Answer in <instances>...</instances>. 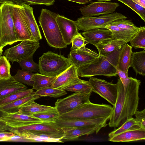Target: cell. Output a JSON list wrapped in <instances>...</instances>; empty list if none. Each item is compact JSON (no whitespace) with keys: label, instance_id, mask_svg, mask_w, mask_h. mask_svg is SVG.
I'll return each instance as SVG.
<instances>
[{"label":"cell","instance_id":"obj_33","mask_svg":"<svg viewBox=\"0 0 145 145\" xmlns=\"http://www.w3.org/2000/svg\"><path fill=\"white\" fill-rule=\"evenodd\" d=\"M35 94L32 89H26L13 93L0 100V107L3 106L8 103Z\"/></svg>","mask_w":145,"mask_h":145},{"label":"cell","instance_id":"obj_48","mask_svg":"<svg viewBox=\"0 0 145 145\" xmlns=\"http://www.w3.org/2000/svg\"><path fill=\"white\" fill-rule=\"evenodd\" d=\"M0 131V141H7L12 137L17 135L13 132Z\"/></svg>","mask_w":145,"mask_h":145},{"label":"cell","instance_id":"obj_34","mask_svg":"<svg viewBox=\"0 0 145 145\" xmlns=\"http://www.w3.org/2000/svg\"><path fill=\"white\" fill-rule=\"evenodd\" d=\"M63 90L76 93H91L92 87L89 81L83 80L75 83L65 88Z\"/></svg>","mask_w":145,"mask_h":145},{"label":"cell","instance_id":"obj_21","mask_svg":"<svg viewBox=\"0 0 145 145\" xmlns=\"http://www.w3.org/2000/svg\"><path fill=\"white\" fill-rule=\"evenodd\" d=\"M14 133L28 139L29 142H63L61 138L34 131L15 129Z\"/></svg>","mask_w":145,"mask_h":145},{"label":"cell","instance_id":"obj_30","mask_svg":"<svg viewBox=\"0 0 145 145\" xmlns=\"http://www.w3.org/2000/svg\"><path fill=\"white\" fill-rule=\"evenodd\" d=\"M55 110H57L54 106L40 105L33 101L20 108L18 110L22 114L32 116L34 114Z\"/></svg>","mask_w":145,"mask_h":145},{"label":"cell","instance_id":"obj_51","mask_svg":"<svg viewBox=\"0 0 145 145\" xmlns=\"http://www.w3.org/2000/svg\"><path fill=\"white\" fill-rule=\"evenodd\" d=\"M0 3L1 4L10 3L19 5H22L23 3L19 0H0Z\"/></svg>","mask_w":145,"mask_h":145},{"label":"cell","instance_id":"obj_25","mask_svg":"<svg viewBox=\"0 0 145 145\" xmlns=\"http://www.w3.org/2000/svg\"><path fill=\"white\" fill-rule=\"evenodd\" d=\"M64 132L62 139L67 140L76 139L80 136L89 135L95 132L97 133L100 129L96 127H70L61 128Z\"/></svg>","mask_w":145,"mask_h":145},{"label":"cell","instance_id":"obj_58","mask_svg":"<svg viewBox=\"0 0 145 145\" xmlns=\"http://www.w3.org/2000/svg\"></svg>","mask_w":145,"mask_h":145},{"label":"cell","instance_id":"obj_7","mask_svg":"<svg viewBox=\"0 0 145 145\" xmlns=\"http://www.w3.org/2000/svg\"><path fill=\"white\" fill-rule=\"evenodd\" d=\"M141 83L140 80L136 78L129 77L128 83L124 89L123 104L126 120L132 118L137 110Z\"/></svg>","mask_w":145,"mask_h":145},{"label":"cell","instance_id":"obj_55","mask_svg":"<svg viewBox=\"0 0 145 145\" xmlns=\"http://www.w3.org/2000/svg\"><path fill=\"white\" fill-rule=\"evenodd\" d=\"M98 1H110L112 0H95Z\"/></svg>","mask_w":145,"mask_h":145},{"label":"cell","instance_id":"obj_38","mask_svg":"<svg viewBox=\"0 0 145 145\" xmlns=\"http://www.w3.org/2000/svg\"><path fill=\"white\" fill-rule=\"evenodd\" d=\"M33 74L32 72L19 69L16 74L12 77L20 83L32 86L33 83L32 76Z\"/></svg>","mask_w":145,"mask_h":145},{"label":"cell","instance_id":"obj_13","mask_svg":"<svg viewBox=\"0 0 145 145\" xmlns=\"http://www.w3.org/2000/svg\"><path fill=\"white\" fill-rule=\"evenodd\" d=\"M119 6L118 3L92 2L89 5L81 8L80 10L84 17H92L113 13Z\"/></svg>","mask_w":145,"mask_h":145},{"label":"cell","instance_id":"obj_39","mask_svg":"<svg viewBox=\"0 0 145 145\" xmlns=\"http://www.w3.org/2000/svg\"><path fill=\"white\" fill-rule=\"evenodd\" d=\"M67 93L65 91L51 87L44 88L35 92V94L41 97L46 96L54 98L59 97Z\"/></svg>","mask_w":145,"mask_h":145},{"label":"cell","instance_id":"obj_47","mask_svg":"<svg viewBox=\"0 0 145 145\" xmlns=\"http://www.w3.org/2000/svg\"><path fill=\"white\" fill-rule=\"evenodd\" d=\"M116 73L118 75L125 89L127 86L129 80V77L128 74L116 67Z\"/></svg>","mask_w":145,"mask_h":145},{"label":"cell","instance_id":"obj_12","mask_svg":"<svg viewBox=\"0 0 145 145\" xmlns=\"http://www.w3.org/2000/svg\"><path fill=\"white\" fill-rule=\"evenodd\" d=\"M116 83L118 87L117 98L108 124L111 127H119L126 120L123 104L125 89L120 78L118 79Z\"/></svg>","mask_w":145,"mask_h":145},{"label":"cell","instance_id":"obj_18","mask_svg":"<svg viewBox=\"0 0 145 145\" xmlns=\"http://www.w3.org/2000/svg\"><path fill=\"white\" fill-rule=\"evenodd\" d=\"M56 20L64 42L70 45L74 37L79 33L75 21L59 14Z\"/></svg>","mask_w":145,"mask_h":145},{"label":"cell","instance_id":"obj_19","mask_svg":"<svg viewBox=\"0 0 145 145\" xmlns=\"http://www.w3.org/2000/svg\"><path fill=\"white\" fill-rule=\"evenodd\" d=\"M20 7L23 19L33 38L36 41L41 40L42 36L34 15L33 8L24 3Z\"/></svg>","mask_w":145,"mask_h":145},{"label":"cell","instance_id":"obj_8","mask_svg":"<svg viewBox=\"0 0 145 145\" xmlns=\"http://www.w3.org/2000/svg\"><path fill=\"white\" fill-rule=\"evenodd\" d=\"M18 45L6 50L4 55L12 63L18 62L33 56L39 47V41L24 40Z\"/></svg>","mask_w":145,"mask_h":145},{"label":"cell","instance_id":"obj_44","mask_svg":"<svg viewBox=\"0 0 145 145\" xmlns=\"http://www.w3.org/2000/svg\"><path fill=\"white\" fill-rule=\"evenodd\" d=\"M72 46L71 50L79 49L86 46L87 44L84 37L80 33L75 36L71 41Z\"/></svg>","mask_w":145,"mask_h":145},{"label":"cell","instance_id":"obj_36","mask_svg":"<svg viewBox=\"0 0 145 145\" xmlns=\"http://www.w3.org/2000/svg\"><path fill=\"white\" fill-rule=\"evenodd\" d=\"M140 128L135 118L132 117L126 120L118 128L109 133V138L129 130Z\"/></svg>","mask_w":145,"mask_h":145},{"label":"cell","instance_id":"obj_20","mask_svg":"<svg viewBox=\"0 0 145 145\" xmlns=\"http://www.w3.org/2000/svg\"><path fill=\"white\" fill-rule=\"evenodd\" d=\"M20 130H31L61 138L64 132L55 122H42L17 128Z\"/></svg>","mask_w":145,"mask_h":145},{"label":"cell","instance_id":"obj_41","mask_svg":"<svg viewBox=\"0 0 145 145\" xmlns=\"http://www.w3.org/2000/svg\"><path fill=\"white\" fill-rule=\"evenodd\" d=\"M33 56H31L18 62L22 70L31 72L39 71V65L33 61Z\"/></svg>","mask_w":145,"mask_h":145},{"label":"cell","instance_id":"obj_4","mask_svg":"<svg viewBox=\"0 0 145 145\" xmlns=\"http://www.w3.org/2000/svg\"><path fill=\"white\" fill-rule=\"evenodd\" d=\"M72 64L68 58L51 51L44 53L39 58V71L49 76H57Z\"/></svg>","mask_w":145,"mask_h":145},{"label":"cell","instance_id":"obj_29","mask_svg":"<svg viewBox=\"0 0 145 145\" xmlns=\"http://www.w3.org/2000/svg\"><path fill=\"white\" fill-rule=\"evenodd\" d=\"M130 67L137 73L143 76L145 75V50L138 52H132Z\"/></svg>","mask_w":145,"mask_h":145},{"label":"cell","instance_id":"obj_56","mask_svg":"<svg viewBox=\"0 0 145 145\" xmlns=\"http://www.w3.org/2000/svg\"><path fill=\"white\" fill-rule=\"evenodd\" d=\"M6 131V130H5L4 129L0 128V131Z\"/></svg>","mask_w":145,"mask_h":145},{"label":"cell","instance_id":"obj_10","mask_svg":"<svg viewBox=\"0 0 145 145\" xmlns=\"http://www.w3.org/2000/svg\"><path fill=\"white\" fill-rule=\"evenodd\" d=\"M91 94L75 92L66 97L57 99L54 107L59 115L68 112L90 102Z\"/></svg>","mask_w":145,"mask_h":145},{"label":"cell","instance_id":"obj_32","mask_svg":"<svg viewBox=\"0 0 145 145\" xmlns=\"http://www.w3.org/2000/svg\"><path fill=\"white\" fill-rule=\"evenodd\" d=\"M105 28L108 29L111 32L113 39L123 40L127 43L129 42L136 35L131 34L116 26L110 24L106 25Z\"/></svg>","mask_w":145,"mask_h":145},{"label":"cell","instance_id":"obj_35","mask_svg":"<svg viewBox=\"0 0 145 145\" xmlns=\"http://www.w3.org/2000/svg\"><path fill=\"white\" fill-rule=\"evenodd\" d=\"M131 33L135 35L140 29L141 26L137 27L131 20L122 19L110 23Z\"/></svg>","mask_w":145,"mask_h":145},{"label":"cell","instance_id":"obj_42","mask_svg":"<svg viewBox=\"0 0 145 145\" xmlns=\"http://www.w3.org/2000/svg\"><path fill=\"white\" fill-rule=\"evenodd\" d=\"M42 122H55L59 114L57 110L46 112L32 115Z\"/></svg>","mask_w":145,"mask_h":145},{"label":"cell","instance_id":"obj_28","mask_svg":"<svg viewBox=\"0 0 145 145\" xmlns=\"http://www.w3.org/2000/svg\"><path fill=\"white\" fill-rule=\"evenodd\" d=\"M40 96L34 94L30 95L0 107V111L3 110L8 112H14L19 109L40 97Z\"/></svg>","mask_w":145,"mask_h":145},{"label":"cell","instance_id":"obj_46","mask_svg":"<svg viewBox=\"0 0 145 145\" xmlns=\"http://www.w3.org/2000/svg\"><path fill=\"white\" fill-rule=\"evenodd\" d=\"M134 115L135 119L139 127L145 129V109L141 111L137 110Z\"/></svg>","mask_w":145,"mask_h":145},{"label":"cell","instance_id":"obj_45","mask_svg":"<svg viewBox=\"0 0 145 145\" xmlns=\"http://www.w3.org/2000/svg\"><path fill=\"white\" fill-rule=\"evenodd\" d=\"M23 3L28 5H40L46 6L53 5L56 0H19Z\"/></svg>","mask_w":145,"mask_h":145},{"label":"cell","instance_id":"obj_24","mask_svg":"<svg viewBox=\"0 0 145 145\" xmlns=\"http://www.w3.org/2000/svg\"><path fill=\"white\" fill-rule=\"evenodd\" d=\"M27 88L26 86L16 80L12 76L8 79H0V100L13 93Z\"/></svg>","mask_w":145,"mask_h":145},{"label":"cell","instance_id":"obj_37","mask_svg":"<svg viewBox=\"0 0 145 145\" xmlns=\"http://www.w3.org/2000/svg\"><path fill=\"white\" fill-rule=\"evenodd\" d=\"M131 46L135 49H145V27L141 26V29L129 41Z\"/></svg>","mask_w":145,"mask_h":145},{"label":"cell","instance_id":"obj_27","mask_svg":"<svg viewBox=\"0 0 145 145\" xmlns=\"http://www.w3.org/2000/svg\"><path fill=\"white\" fill-rule=\"evenodd\" d=\"M132 47L127 43L123 45L120 51L117 68L128 74L130 67Z\"/></svg>","mask_w":145,"mask_h":145},{"label":"cell","instance_id":"obj_17","mask_svg":"<svg viewBox=\"0 0 145 145\" xmlns=\"http://www.w3.org/2000/svg\"><path fill=\"white\" fill-rule=\"evenodd\" d=\"M83 80L78 77L77 68L72 64L66 70L57 76L51 87L62 90Z\"/></svg>","mask_w":145,"mask_h":145},{"label":"cell","instance_id":"obj_52","mask_svg":"<svg viewBox=\"0 0 145 145\" xmlns=\"http://www.w3.org/2000/svg\"><path fill=\"white\" fill-rule=\"evenodd\" d=\"M80 4H86L91 3V0H67Z\"/></svg>","mask_w":145,"mask_h":145},{"label":"cell","instance_id":"obj_15","mask_svg":"<svg viewBox=\"0 0 145 145\" xmlns=\"http://www.w3.org/2000/svg\"><path fill=\"white\" fill-rule=\"evenodd\" d=\"M99 56L96 52L85 46L78 49L71 50L68 55V58L72 64L77 68L92 62Z\"/></svg>","mask_w":145,"mask_h":145},{"label":"cell","instance_id":"obj_9","mask_svg":"<svg viewBox=\"0 0 145 145\" xmlns=\"http://www.w3.org/2000/svg\"><path fill=\"white\" fill-rule=\"evenodd\" d=\"M93 89V92L97 93L107 101L114 106L117 95V83L113 84L104 80L91 77L88 81Z\"/></svg>","mask_w":145,"mask_h":145},{"label":"cell","instance_id":"obj_31","mask_svg":"<svg viewBox=\"0 0 145 145\" xmlns=\"http://www.w3.org/2000/svg\"><path fill=\"white\" fill-rule=\"evenodd\" d=\"M57 76H49L37 73L34 74L32 76L33 82V89L37 91L41 89L51 87Z\"/></svg>","mask_w":145,"mask_h":145},{"label":"cell","instance_id":"obj_43","mask_svg":"<svg viewBox=\"0 0 145 145\" xmlns=\"http://www.w3.org/2000/svg\"><path fill=\"white\" fill-rule=\"evenodd\" d=\"M126 5L137 14L145 22V8L136 4L132 0H116Z\"/></svg>","mask_w":145,"mask_h":145},{"label":"cell","instance_id":"obj_23","mask_svg":"<svg viewBox=\"0 0 145 145\" xmlns=\"http://www.w3.org/2000/svg\"><path fill=\"white\" fill-rule=\"evenodd\" d=\"M145 139V129L140 128L129 130L108 138L111 142H128Z\"/></svg>","mask_w":145,"mask_h":145},{"label":"cell","instance_id":"obj_14","mask_svg":"<svg viewBox=\"0 0 145 145\" xmlns=\"http://www.w3.org/2000/svg\"><path fill=\"white\" fill-rule=\"evenodd\" d=\"M20 5L12 4V15L17 41L24 40H35L33 38L23 19Z\"/></svg>","mask_w":145,"mask_h":145},{"label":"cell","instance_id":"obj_57","mask_svg":"<svg viewBox=\"0 0 145 145\" xmlns=\"http://www.w3.org/2000/svg\"><path fill=\"white\" fill-rule=\"evenodd\" d=\"M1 111H0V117L1 116Z\"/></svg>","mask_w":145,"mask_h":145},{"label":"cell","instance_id":"obj_54","mask_svg":"<svg viewBox=\"0 0 145 145\" xmlns=\"http://www.w3.org/2000/svg\"><path fill=\"white\" fill-rule=\"evenodd\" d=\"M3 47L2 46L1 39V29H0V56H1L3 52Z\"/></svg>","mask_w":145,"mask_h":145},{"label":"cell","instance_id":"obj_53","mask_svg":"<svg viewBox=\"0 0 145 145\" xmlns=\"http://www.w3.org/2000/svg\"><path fill=\"white\" fill-rule=\"evenodd\" d=\"M136 4L145 8V0H132Z\"/></svg>","mask_w":145,"mask_h":145},{"label":"cell","instance_id":"obj_1","mask_svg":"<svg viewBox=\"0 0 145 145\" xmlns=\"http://www.w3.org/2000/svg\"><path fill=\"white\" fill-rule=\"evenodd\" d=\"M122 46L107 56L99 55L92 62L77 68L78 76L88 78L99 75L116 76V67Z\"/></svg>","mask_w":145,"mask_h":145},{"label":"cell","instance_id":"obj_2","mask_svg":"<svg viewBox=\"0 0 145 145\" xmlns=\"http://www.w3.org/2000/svg\"><path fill=\"white\" fill-rule=\"evenodd\" d=\"M113 110L110 105L85 103L74 110L59 115L58 119L64 120H87L100 117L109 119Z\"/></svg>","mask_w":145,"mask_h":145},{"label":"cell","instance_id":"obj_22","mask_svg":"<svg viewBox=\"0 0 145 145\" xmlns=\"http://www.w3.org/2000/svg\"><path fill=\"white\" fill-rule=\"evenodd\" d=\"M87 44L95 46L100 42L108 39H113L112 33L108 29L97 28L91 29L82 33Z\"/></svg>","mask_w":145,"mask_h":145},{"label":"cell","instance_id":"obj_6","mask_svg":"<svg viewBox=\"0 0 145 145\" xmlns=\"http://www.w3.org/2000/svg\"><path fill=\"white\" fill-rule=\"evenodd\" d=\"M127 17L122 14L114 12L97 17H82L75 21L78 30L84 31L97 28H105V26L111 22Z\"/></svg>","mask_w":145,"mask_h":145},{"label":"cell","instance_id":"obj_11","mask_svg":"<svg viewBox=\"0 0 145 145\" xmlns=\"http://www.w3.org/2000/svg\"><path fill=\"white\" fill-rule=\"evenodd\" d=\"M0 111V120L8 126L14 129L42 122L40 120L32 116L22 114L18 110L14 112Z\"/></svg>","mask_w":145,"mask_h":145},{"label":"cell","instance_id":"obj_26","mask_svg":"<svg viewBox=\"0 0 145 145\" xmlns=\"http://www.w3.org/2000/svg\"><path fill=\"white\" fill-rule=\"evenodd\" d=\"M126 43H127L123 40L108 39L100 42L95 46L98 50L99 55L106 56Z\"/></svg>","mask_w":145,"mask_h":145},{"label":"cell","instance_id":"obj_16","mask_svg":"<svg viewBox=\"0 0 145 145\" xmlns=\"http://www.w3.org/2000/svg\"><path fill=\"white\" fill-rule=\"evenodd\" d=\"M109 119L100 117L87 120H64L57 119L55 122L61 129L70 127H96L101 129L107 125Z\"/></svg>","mask_w":145,"mask_h":145},{"label":"cell","instance_id":"obj_49","mask_svg":"<svg viewBox=\"0 0 145 145\" xmlns=\"http://www.w3.org/2000/svg\"><path fill=\"white\" fill-rule=\"evenodd\" d=\"M7 141L29 142L28 139L17 135L12 137Z\"/></svg>","mask_w":145,"mask_h":145},{"label":"cell","instance_id":"obj_40","mask_svg":"<svg viewBox=\"0 0 145 145\" xmlns=\"http://www.w3.org/2000/svg\"><path fill=\"white\" fill-rule=\"evenodd\" d=\"M11 67L9 61L4 55L0 56V79H8L11 76L10 72Z\"/></svg>","mask_w":145,"mask_h":145},{"label":"cell","instance_id":"obj_5","mask_svg":"<svg viewBox=\"0 0 145 145\" xmlns=\"http://www.w3.org/2000/svg\"><path fill=\"white\" fill-rule=\"evenodd\" d=\"M12 4L5 3L0 6L1 39L3 48L18 42L12 13Z\"/></svg>","mask_w":145,"mask_h":145},{"label":"cell","instance_id":"obj_50","mask_svg":"<svg viewBox=\"0 0 145 145\" xmlns=\"http://www.w3.org/2000/svg\"><path fill=\"white\" fill-rule=\"evenodd\" d=\"M0 128L4 129L6 131L13 132L15 130V129L8 126L3 122L1 120H0Z\"/></svg>","mask_w":145,"mask_h":145},{"label":"cell","instance_id":"obj_3","mask_svg":"<svg viewBox=\"0 0 145 145\" xmlns=\"http://www.w3.org/2000/svg\"><path fill=\"white\" fill-rule=\"evenodd\" d=\"M58 14L42 8L39 22L48 44L51 47L62 48L67 47V45L63 39L56 20Z\"/></svg>","mask_w":145,"mask_h":145}]
</instances>
